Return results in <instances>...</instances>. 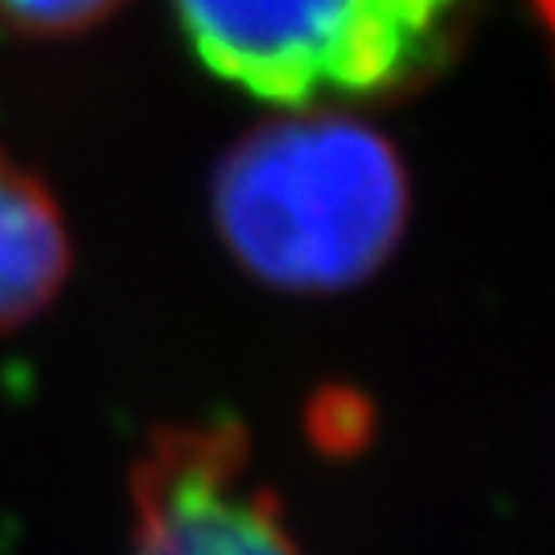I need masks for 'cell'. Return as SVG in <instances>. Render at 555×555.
I'll return each instance as SVG.
<instances>
[{"mask_svg": "<svg viewBox=\"0 0 555 555\" xmlns=\"http://www.w3.org/2000/svg\"><path fill=\"white\" fill-rule=\"evenodd\" d=\"M132 555H300L235 416L165 424L128 474Z\"/></svg>", "mask_w": 555, "mask_h": 555, "instance_id": "3957f363", "label": "cell"}, {"mask_svg": "<svg viewBox=\"0 0 555 555\" xmlns=\"http://www.w3.org/2000/svg\"><path fill=\"white\" fill-rule=\"evenodd\" d=\"M210 210L238 268L280 293H341L391 259L408 173L375 128L346 116L272 119L222 157Z\"/></svg>", "mask_w": 555, "mask_h": 555, "instance_id": "6da1fadb", "label": "cell"}, {"mask_svg": "<svg viewBox=\"0 0 555 555\" xmlns=\"http://www.w3.org/2000/svg\"><path fill=\"white\" fill-rule=\"evenodd\" d=\"M124 0H0V25L29 38H70L116 13Z\"/></svg>", "mask_w": 555, "mask_h": 555, "instance_id": "5b68a950", "label": "cell"}, {"mask_svg": "<svg viewBox=\"0 0 555 555\" xmlns=\"http://www.w3.org/2000/svg\"><path fill=\"white\" fill-rule=\"evenodd\" d=\"M70 235L38 173L0 149V337L29 325L62 293Z\"/></svg>", "mask_w": 555, "mask_h": 555, "instance_id": "277c9868", "label": "cell"}, {"mask_svg": "<svg viewBox=\"0 0 555 555\" xmlns=\"http://www.w3.org/2000/svg\"><path fill=\"white\" fill-rule=\"evenodd\" d=\"M465 0H173L194 59L284 107L378 100L449 59Z\"/></svg>", "mask_w": 555, "mask_h": 555, "instance_id": "7a4b0ae2", "label": "cell"}, {"mask_svg": "<svg viewBox=\"0 0 555 555\" xmlns=\"http://www.w3.org/2000/svg\"><path fill=\"white\" fill-rule=\"evenodd\" d=\"M531 9H535V17L543 21V25L552 21V0H531Z\"/></svg>", "mask_w": 555, "mask_h": 555, "instance_id": "8992f818", "label": "cell"}]
</instances>
